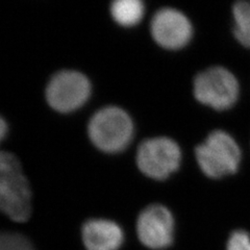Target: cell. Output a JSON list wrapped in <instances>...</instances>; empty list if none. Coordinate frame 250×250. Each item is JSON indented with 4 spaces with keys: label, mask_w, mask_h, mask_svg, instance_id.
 Returning a JSON list of instances; mask_svg holds the SVG:
<instances>
[{
    "label": "cell",
    "mask_w": 250,
    "mask_h": 250,
    "mask_svg": "<svg viewBox=\"0 0 250 250\" xmlns=\"http://www.w3.org/2000/svg\"><path fill=\"white\" fill-rule=\"evenodd\" d=\"M195 158L207 177L220 179L237 173L242 162V149L229 131L214 129L195 148Z\"/></svg>",
    "instance_id": "1"
},
{
    "label": "cell",
    "mask_w": 250,
    "mask_h": 250,
    "mask_svg": "<svg viewBox=\"0 0 250 250\" xmlns=\"http://www.w3.org/2000/svg\"><path fill=\"white\" fill-rule=\"evenodd\" d=\"M7 134V124L5 120L0 116V143L2 142V140L5 138Z\"/></svg>",
    "instance_id": "15"
},
{
    "label": "cell",
    "mask_w": 250,
    "mask_h": 250,
    "mask_svg": "<svg viewBox=\"0 0 250 250\" xmlns=\"http://www.w3.org/2000/svg\"><path fill=\"white\" fill-rule=\"evenodd\" d=\"M33 194L26 176L0 188V213L14 222H26L33 212Z\"/></svg>",
    "instance_id": "8"
},
{
    "label": "cell",
    "mask_w": 250,
    "mask_h": 250,
    "mask_svg": "<svg viewBox=\"0 0 250 250\" xmlns=\"http://www.w3.org/2000/svg\"><path fill=\"white\" fill-rule=\"evenodd\" d=\"M226 250H250V234L244 229L233 230L226 243Z\"/></svg>",
    "instance_id": "14"
},
{
    "label": "cell",
    "mask_w": 250,
    "mask_h": 250,
    "mask_svg": "<svg viewBox=\"0 0 250 250\" xmlns=\"http://www.w3.org/2000/svg\"><path fill=\"white\" fill-rule=\"evenodd\" d=\"M194 97L215 111H228L238 103L241 87L238 77L229 68L210 66L198 72L193 81Z\"/></svg>",
    "instance_id": "2"
},
{
    "label": "cell",
    "mask_w": 250,
    "mask_h": 250,
    "mask_svg": "<svg viewBox=\"0 0 250 250\" xmlns=\"http://www.w3.org/2000/svg\"><path fill=\"white\" fill-rule=\"evenodd\" d=\"M175 221L171 210L154 203L140 213L137 220V234L141 243L152 250L170 247L174 241Z\"/></svg>",
    "instance_id": "6"
},
{
    "label": "cell",
    "mask_w": 250,
    "mask_h": 250,
    "mask_svg": "<svg viewBox=\"0 0 250 250\" xmlns=\"http://www.w3.org/2000/svg\"><path fill=\"white\" fill-rule=\"evenodd\" d=\"M182 158V149L176 141L168 137H155L140 144L137 165L144 175L164 181L179 168Z\"/></svg>",
    "instance_id": "4"
},
{
    "label": "cell",
    "mask_w": 250,
    "mask_h": 250,
    "mask_svg": "<svg viewBox=\"0 0 250 250\" xmlns=\"http://www.w3.org/2000/svg\"><path fill=\"white\" fill-rule=\"evenodd\" d=\"M91 94V83L84 74L62 70L54 74L46 88L48 104L60 113H70L85 104Z\"/></svg>",
    "instance_id": "5"
},
{
    "label": "cell",
    "mask_w": 250,
    "mask_h": 250,
    "mask_svg": "<svg viewBox=\"0 0 250 250\" xmlns=\"http://www.w3.org/2000/svg\"><path fill=\"white\" fill-rule=\"evenodd\" d=\"M82 238L87 250H119L124 242L122 229L107 219H90L82 228Z\"/></svg>",
    "instance_id": "9"
},
{
    "label": "cell",
    "mask_w": 250,
    "mask_h": 250,
    "mask_svg": "<svg viewBox=\"0 0 250 250\" xmlns=\"http://www.w3.org/2000/svg\"><path fill=\"white\" fill-rule=\"evenodd\" d=\"M24 175L19 159L14 153L0 150V188Z\"/></svg>",
    "instance_id": "12"
},
{
    "label": "cell",
    "mask_w": 250,
    "mask_h": 250,
    "mask_svg": "<svg viewBox=\"0 0 250 250\" xmlns=\"http://www.w3.org/2000/svg\"><path fill=\"white\" fill-rule=\"evenodd\" d=\"M0 250H36L30 240L19 232L0 231Z\"/></svg>",
    "instance_id": "13"
},
{
    "label": "cell",
    "mask_w": 250,
    "mask_h": 250,
    "mask_svg": "<svg viewBox=\"0 0 250 250\" xmlns=\"http://www.w3.org/2000/svg\"><path fill=\"white\" fill-rule=\"evenodd\" d=\"M88 132L92 143L99 150L117 153L124 150L131 142L134 124L122 108L106 106L93 115Z\"/></svg>",
    "instance_id": "3"
},
{
    "label": "cell",
    "mask_w": 250,
    "mask_h": 250,
    "mask_svg": "<svg viewBox=\"0 0 250 250\" xmlns=\"http://www.w3.org/2000/svg\"><path fill=\"white\" fill-rule=\"evenodd\" d=\"M154 41L165 49L178 50L189 44L194 29L189 17L174 7H163L156 12L150 24Z\"/></svg>",
    "instance_id": "7"
},
{
    "label": "cell",
    "mask_w": 250,
    "mask_h": 250,
    "mask_svg": "<svg viewBox=\"0 0 250 250\" xmlns=\"http://www.w3.org/2000/svg\"><path fill=\"white\" fill-rule=\"evenodd\" d=\"M232 33L236 40L250 49V1L239 0L232 4Z\"/></svg>",
    "instance_id": "10"
},
{
    "label": "cell",
    "mask_w": 250,
    "mask_h": 250,
    "mask_svg": "<svg viewBox=\"0 0 250 250\" xmlns=\"http://www.w3.org/2000/svg\"><path fill=\"white\" fill-rule=\"evenodd\" d=\"M145 7L140 0H116L111 5L114 20L122 26H134L142 20Z\"/></svg>",
    "instance_id": "11"
}]
</instances>
